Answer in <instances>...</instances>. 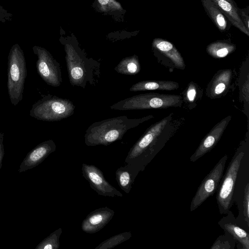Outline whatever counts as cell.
Listing matches in <instances>:
<instances>
[{
    "label": "cell",
    "instance_id": "obj_12",
    "mask_svg": "<svg viewBox=\"0 0 249 249\" xmlns=\"http://www.w3.org/2000/svg\"><path fill=\"white\" fill-rule=\"evenodd\" d=\"M114 211L107 207H102L90 213L83 220L82 230L87 233H95L105 227L112 219Z\"/></svg>",
    "mask_w": 249,
    "mask_h": 249
},
{
    "label": "cell",
    "instance_id": "obj_15",
    "mask_svg": "<svg viewBox=\"0 0 249 249\" xmlns=\"http://www.w3.org/2000/svg\"><path fill=\"white\" fill-rule=\"evenodd\" d=\"M211 0L234 26L247 36H249V31L247 29L240 18L236 4H233L226 0Z\"/></svg>",
    "mask_w": 249,
    "mask_h": 249
},
{
    "label": "cell",
    "instance_id": "obj_16",
    "mask_svg": "<svg viewBox=\"0 0 249 249\" xmlns=\"http://www.w3.org/2000/svg\"><path fill=\"white\" fill-rule=\"evenodd\" d=\"M179 88L178 83L172 81L146 80L133 85L129 89L130 91L146 90H173Z\"/></svg>",
    "mask_w": 249,
    "mask_h": 249
},
{
    "label": "cell",
    "instance_id": "obj_32",
    "mask_svg": "<svg viewBox=\"0 0 249 249\" xmlns=\"http://www.w3.org/2000/svg\"><path fill=\"white\" fill-rule=\"evenodd\" d=\"M226 0L230 1L233 4H236L233 0Z\"/></svg>",
    "mask_w": 249,
    "mask_h": 249
},
{
    "label": "cell",
    "instance_id": "obj_6",
    "mask_svg": "<svg viewBox=\"0 0 249 249\" xmlns=\"http://www.w3.org/2000/svg\"><path fill=\"white\" fill-rule=\"evenodd\" d=\"M172 114L171 113L148 128L130 149L125 160V164L131 165L139 171L140 170L142 159L145 157L147 151L170 126Z\"/></svg>",
    "mask_w": 249,
    "mask_h": 249
},
{
    "label": "cell",
    "instance_id": "obj_25",
    "mask_svg": "<svg viewBox=\"0 0 249 249\" xmlns=\"http://www.w3.org/2000/svg\"><path fill=\"white\" fill-rule=\"evenodd\" d=\"M100 9L104 12H114L123 10L121 4L116 0H96Z\"/></svg>",
    "mask_w": 249,
    "mask_h": 249
},
{
    "label": "cell",
    "instance_id": "obj_28",
    "mask_svg": "<svg viewBox=\"0 0 249 249\" xmlns=\"http://www.w3.org/2000/svg\"><path fill=\"white\" fill-rule=\"evenodd\" d=\"M13 15L0 5V22L5 23L11 21Z\"/></svg>",
    "mask_w": 249,
    "mask_h": 249
},
{
    "label": "cell",
    "instance_id": "obj_27",
    "mask_svg": "<svg viewBox=\"0 0 249 249\" xmlns=\"http://www.w3.org/2000/svg\"><path fill=\"white\" fill-rule=\"evenodd\" d=\"M238 12L240 18L245 26L247 29L249 31V8L246 9H239L238 8Z\"/></svg>",
    "mask_w": 249,
    "mask_h": 249
},
{
    "label": "cell",
    "instance_id": "obj_22",
    "mask_svg": "<svg viewBox=\"0 0 249 249\" xmlns=\"http://www.w3.org/2000/svg\"><path fill=\"white\" fill-rule=\"evenodd\" d=\"M221 226L237 240L242 245L243 249H249V235L246 231L232 223H224Z\"/></svg>",
    "mask_w": 249,
    "mask_h": 249
},
{
    "label": "cell",
    "instance_id": "obj_30",
    "mask_svg": "<svg viewBox=\"0 0 249 249\" xmlns=\"http://www.w3.org/2000/svg\"><path fill=\"white\" fill-rule=\"evenodd\" d=\"M229 248H230V247L229 246L228 241L222 242L219 238H217L211 248V249Z\"/></svg>",
    "mask_w": 249,
    "mask_h": 249
},
{
    "label": "cell",
    "instance_id": "obj_19",
    "mask_svg": "<svg viewBox=\"0 0 249 249\" xmlns=\"http://www.w3.org/2000/svg\"><path fill=\"white\" fill-rule=\"evenodd\" d=\"M202 4L210 18L217 27L224 31L227 28V21L222 12L211 0H201Z\"/></svg>",
    "mask_w": 249,
    "mask_h": 249
},
{
    "label": "cell",
    "instance_id": "obj_21",
    "mask_svg": "<svg viewBox=\"0 0 249 249\" xmlns=\"http://www.w3.org/2000/svg\"><path fill=\"white\" fill-rule=\"evenodd\" d=\"M235 49L234 44L226 41H218L210 44L206 50L212 57L220 58L227 56L234 52Z\"/></svg>",
    "mask_w": 249,
    "mask_h": 249
},
{
    "label": "cell",
    "instance_id": "obj_24",
    "mask_svg": "<svg viewBox=\"0 0 249 249\" xmlns=\"http://www.w3.org/2000/svg\"><path fill=\"white\" fill-rule=\"evenodd\" d=\"M131 237L130 231L124 232L113 236L101 243L95 249H110L128 240Z\"/></svg>",
    "mask_w": 249,
    "mask_h": 249
},
{
    "label": "cell",
    "instance_id": "obj_1",
    "mask_svg": "<svg viewBox=\"0 0 249 249\" xmlns=\"http://www.w3.org/2000/svg\"><path fill=\"white\" fill-rule=\"evenodd\" d=\"M153 118L152 115L139 119L121 116L94 122L86 131L85 143L89 146L108 145L122 139L129 129Z\"/></svg>",
    "mask_w": 249,
    "mask_h": 249
},
{
    "label": "cell",
    "instance_id": "obj_9",
    "mask_svg": "<svg viewBox=\"0 0 249 249\" xmlns=\"http://www.w3.org/2000/svg\"><path fill=\"white\" fill-rule=\"evenodd\" d=\"M227 159V155L222 157L203 180L192 200L191 211L196 209L215 193L223 175Z\"/></svg>",
    "mask_w": 249,
    "mask_h": 249
},
{
    "label": "cell",
    "instance_id": "obj_7",
    "mask_svg": "<svg viewBox=\"0 0 249 249\" xmlns=\"http://www.w3.org/2000/svg\"><path fill=\"white\" fill-rule=\"evenodd\" d=\"M244 156V153L241 152L233 158L218 190L216 200L221 214L228 213L231 206L234 185Z\"/></svg>",
    "mask_w": 249,
    "mask_h": 249
},
{
    "label": "cell",
    "instance_id": "obj_26",
    "mask_svg": "<svg viewBox=\"0 0 249 249\" xmlns=\"http://www.w3.org/2000/svg\"><path fill=\"white\" fill-rule=\"evenodd\" d=\"M244 215L248 226L249 225V185L248 183L245 187L243 201Z\"/></svg>",
    "mask_w": 249,
    "mask_h": 249
},
{
    "label": "cell",
    "instance_id": "obj_20",
    "mask_svg": "<svg viewBox=\"0 0 249 249\" xmlns=\"http://www.w3.org/2000/svg\"><path fill=\"white\" fill-rule=\"evenodd\" d=\"M114 70L119 73L126 75L137 74L141 70L138 57L134 55L125 57L114 68Z\"/></svg>",
    "mask_w": 249,
    "mask_h": 249
},
{
    "label": "cell",
    "instance_id": "obj_4",
    "mask_svg": "<svg viewBox=\"0 0 249 249\" xmlns=\"http://www.w3.org/2000/svg\"><path fill=\"white\" fill-rule=\"evenodd\" d=\"M182 103L180 95L147 93L133 96L114 104L111 109L125 111L137 109L179 107Z\"/></svg>",
    "mask_w": 249,
    "mask_h": 249
},
{
    "label": "cell",
    "instance_id": "obj_17",
    "mask_svg": "<svg viewBox=\"0 0 249 249\" xmlns=\"http://www.w3.org/2000/svg\"><path fill=\"white\" fill-rule=\"evenodd\" d=\"M139 171L127 164H125L124 166L118 168L116 170V180L121 189L125 193L128 194L130 191L132 184Z\"/></svg>",
    "mask_w": 249,
    "mask_h": 249
},
{
    "label": "cell",
    "instance_id": "obj_8",
    "mask_svg": "<svg viewBox=\"0 0 249 249\" xmlns=\"http://www.w3.org/2000/svg\"><path fill=\"white\" fill-rule=\"evenodd\" d=\"M33 51L37 56L36 67L38 75L47 85L59 87L62 83L60 64L44 48L34 46Z\"/></svg>",
    "mask_w": 249,
    "mask_h": 249
},
{
    "label": "cell",
    "instance_id": "obj_29",
    "mask_svg": "<svg viewBox=\"0 0 249 249\" xmlns=\"http://www.w3.org/2000/svg\"><path fill=\"white\" fill-rule=\"evenodd\" d=\"M196 91L195 85L190 83L187 90L186 96L190 102H193L196 97Z\"/></svg>",
    "mask_w": 249,
    "mask_h": 249
},
{
    "label": "cell",
    "instance_id": "obj_23",
    "mask_svg": "<svg viewBox=\"0 0 249 249\" xmlns=\"http://www.w3.org/2000/svg\"><path fill=\"white\" fill-rule=\"evenodd\" d=\"M62 230L59 228L43 239L36 247V249H58L60 246L59 238Z\"/></svg>",
    "mask_w": 249,
    "mask_h": 249
},
{
    "label": "cell",
    "instance_id": "obj_18",
    "mask_svg": "<svg viewBox=\"0 0 249 249\" xmlns=\"http://www.w3.org/2000/svg\"><path fill=\"white\" fill-rule=\"evenodd\" d=\"M231 76V71L225 70L218 71L210 83L209 93L211 97L222 94L229 86Z\"/></svg>",
    "mask_w": 249,
    "mask_h": 249
},
{
    "label": "cell",
    "instance_id": "obj_14",
    "mask_svg": "<svg viewBox=\"0 0 249 249\" xmlns=\"http://www.w3.org/2000/svg\"><path fill=\"white\" fill-rule=\"evenodd\" d=\"M153 47L169 60L175 68L183 70L185 65L183 58L175 46L171 42L161 38H155Z\"/></svg>",
    "mask_w": 249,
    "mask_h": 249
},
{
    "label": "cell",
    "instance_id": "obj_10",
    "mask_svg": "<svg viewBox=\"0 0 249 249\" xmlns=\"http://www.w3.org/2000/svg\"><path fill=\"white\" fill-rule=\"evenodd\" d=\"M83 177L89 182L90 187L99 195L114 197L123 196V194L105 179L102 172L93 165L83 163Z\"/></svg>",
    "mask_w": 249,
    "mask_h": 249
},
{
    "label": "cell",
    "instance_id": "obj_31",
    "mask_svg": "<svg viewBox=\"0 0 249 249\" xmlns=\"http://www.w3.org/2000/svg\"><path fill=\"white\" fill-rule=\"evenodd\" d=\"M4 133H0V170L2 166V162L4 156V148L3 145Z\"/></svg>",
    "mask_w": 249,
    "mask_h": 249
},
{
    "label": "cell",
    "instance_id": "obj_3",
    "mask_svg": "<svg viewBox=\"0 0 249 249\" xmlns=\"http://www.w3.org/2000/svg\"><path fill=\"white\" fill-rule=\"evenodd\" d=\"M7 90L11 103L17 105L23 99L27 68L23 50L18 44L13 45L8 56Z\"/></svg>",
    "mask_w": 249,
    "mask_h": 249
},
{
    "label": "cell",
    "instance_id": "obj_2",
    "mask_svg": "<svg viewBox=\"0 0 249 249\" xmlns=\"http://www.w3.org/2000/svg\"><path fill=\"white\" fill-rule=\"evenodd\" d=\"M65 60L71 84L85 89L95 85L100 75V63L87 58L80 50L71 43L64 44Z\"/></svg>",
    "mask_w": 249,
    "mask_h": 249
},
{
    "label": "cell",
    "instance_id": "obj_13",
    "mask_svg": "<svg viewBox=\"0 0 249 249\" xmlns=\"http://www.w3.org/2000/svg\"><path fill=\"white\" fill-rule=\"evenodd\" d=\"M231 119V116H227L211 129L202 140L196 151L191 157V161H196L215 146L222 136Z\"/></svg>",
    "mask_w": 249,
    "mask_h": 249
},
{
    "label": "cell",
    "instance_id": "obj_5",
    "mask_svg": "<svg viewBox=\"0 0 249 249\" xmlns=\"http://www.w3.org/2000/svg\"><path fill=\"white\" fill-rule=\"evenodd\" d=\"M75 108L70 100L49 94L33 105L30 116L43 121H58L71 116Z\"/></svg>",
    "mask_w": 249,
    "mask_h": 249
},
{
    "label": "cell",
    "instance_id": "obj_11",
    "mask_svg": "<svg viewBox=\"0 0 249 249\" xmlns=\"http://www.w3.org/2000/svg\"><path fill=\"white\" fill-rule=\"evenodd\" d=\"M56 146L52 140H49L37 145L31 150L19 165V173L33 169L40 164L51 153L54 152Z\"/></svg>",
    "mask_w": 249,
    "mask_h": 249
}]
</instances>
